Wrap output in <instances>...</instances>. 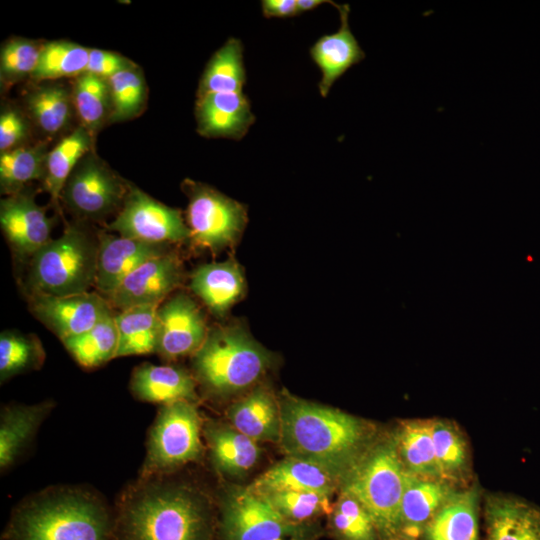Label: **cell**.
<instances>
[{
  "label": "cell",
  "mask_w": 540,
  "mask_h": 540,
  "mask_svg": "<svg viewBox=\"0 0 540 540\" xmlns=\"http://www.w3.org/2000/svg\"><path fill=\"white\" fill-rule=\"evenodd\" d=\"M279 404L284 454L316 464L339 481L373 444L372 429L356 416L288 393Z\"/></svg>",
  "instance_id": "cell-1"
},
{
  "label": "cell",
  "mask_w": 540,
  "mask_h": 540,
  "mask_svg": "<svg viewBox=\"0 0 540 540\" xmlns=\"http://www.w3.org/2000/svg\"><path fill=\"white\" fill-rule=\"evenodd\" d=\"M98 231L88 223H66L63 233L48 241L26 262L23 293L72 295L89 292L97 272Z\"/></svg>",
  "instance_id": "cell-2"
},
{
  "label": "cell",
  "mask_w": 540,
  "mask_h": 540,
  "mask_svg": "<svg viewBox=\"0 0 540 540\" xmlns=\"http://www.w3.org/2000/svg\"><path fill=\"white\" fill-rule=\"evenodd\" d=\"M271 363V353L237 323L210 326L203 344L192 355L196 379L217 396L250 388Z\"/></svg>",
  "instance_id": "cell-3"
},
{
  "label": "cell",
  "mask_w": 540,
  "mask_h": 540,
  "mask_svg": "<svg viewBox=\"0 0 540 540\" xmlns=\"http://www.w3.org/2000/svg\"><path fill=\"white\" fill-rule=\"evenodd\" d=\"M407 471L393 435L373 443L341 481L342 491L370 513L380 540L400 531V507Z\"/></svg>",
  "instance_id": "cell-4"
},
{
  "label": "cell",
  "mask_w": 540,
  "mask_h": 540,
  "mask_svg": "<svg viewBox=\"0 0 540 540\" xmlns=\"http://www.w3.org/2000/svg\"><path fill=\"white\" fill-rule=\"evenodd\" d=\"M207 528L202 503L182 488L152 489L124 517L126 540H205Z\"/></svg>",
  "instance_id": "cell-5"
},
{
  "label": "cell",
  "mask_w": 540,
  "mask_h": 540,
  "mask_svg": "<svg viewBox=\"0 0 540 540\" xmlns=\"http://www.w3.org/2000/svg\"><path fill=\"white\" fill-rule=\"evenodd\" d=\"M13 527L17 540H106L108 525L92 499L61 494L30 504Z\"/></svg>",
  "instance_id": "cell-6"
},
{
  "label": "cell",
  "mask_w": 540,
  "mask_h": 540,
  "mask_svg": "<svg viewBox=\"0 0 540 540\" xmlns=\"http://www.w3.org/2000/svg\"><path fill=\"white\" fill-rule=\"evenodd\" d=\"M130 183L93 149L83 156L67 178L60 202L76 221H104L121 210Z\"/></svg>",
  "instance_id": "cell-7"
},
{
  "label": "cell",
  "mask_w": 540,
  "mask_h": 540,
  "mask_svg": "<svg viewBox=\"0 0 540 540\" xmlns=\"http://www.w3.org/2000/svg\"><path fill=\"white\" fill-rule=\"evenodd\" d=\"M181 188L188 199L185 219L191 243L213 253L235 244L247 223L246 207L191 179H185Z\"/></svg>",
  "instance_id": "cell-8"
},
{
  "label": "cell",
  "mask_w": 540,
  "mask_h": 540,
  "mask_svg": "<svg viewBox=\"0 0 540 540\" xmlns=\"http://www.w3.org/2000/svg\"><path fill=\"white\" fill-rule=\"evenodd\" d=\"M200 418L193 402L164 404L148 440L145 473L170 471L202 454Z\"/></svg>",
  "instance_id": "cell-9"
},
{
  "label": "cell",
  "mask_w": 540,
  "mask_h": 540,
  "mask_svg": "<svg viewBox=\"0 0 540 540\" xmlns=\"http://www.w3.org/2000/svg\"><path fill=\"white\" fill-rule=\"evenodd\" d=\"M105 230L152 243L173 245L190 241L182 211L154 199L132 183L121 210Z\"/></svg>",
  "instance_id": "cell-10"
},
{
  "label": "cell",
  "mask_w": 540,
  "mask_h": 540,
  "mask_svg": "<svg viewBox=\"0 0 540 540\" xmlns=\"http://www.w3.org/2000/svg\"><path fill=\"white\" fill-rule=\"evenodd\" d=\"M222 533L225 540H281L303 537L304 529L283 518L264 495L246 487L226 494Z\"/></svg>",
  "instance_id": "cell-11"
},
{
  "label": "cell",
  "mask_w": 540,
  "mask_h": 540,
  "mask_svg": "<svg viewBox=\"0 0 540 540\" xmlns=\"http://www.w3.org/2000/svg\"><path fill=\"white\" fill-rule=\"evenodd\" d=\"M28 310L60 341L82 334L114 312L98 292L72 295L26 294Z\"/></svg>",
  "instance_id": "cell-12"
},
{
  "label": "cell",
  "mask_w": 540,
  "mask_h": 540,
  "mask_svg": "<svg viewBox=\"0 0 540 540\" xmlns=\"http://www.w3.org/2000/svg\"><path fill=\"white\" fill-rule=\"evenodd\" d=\"M184 281V267L174 250L153 257L132 271L107 298L117 311L159 306Z\"/></svg>",
  "instance_id": "cell-13"
},
{
  "label": "cell",
  "mask_w": 540,
  "mask_h": 540,
  "mask_svg": "<svg viewBox=\"0 0 540 540\" xmlns=\"http://www.w3.org/2000/svg\"><path fill=\"white\" fill-rule=\"evenodd\" d=\"M159 338L157 351L171 361L193 355L203 344L209 327L198 303L186 292L177 290L157 308Z\"/></svg>",
  "instance_id": "cell-14"
},
{
  "label": "cell",
  "mask_w": 540,
  "mask_h": 540,
  "mask_svg": "<svg viewBox=\"0 0 540 540\" xmlns=\"http://www.w3.org/2000/svg\"><path fill=\"white\" fill-rule=\"evenodd\" d=\"M0 227L14 257L27 262L52 239L53 219L37 204L34 192L27 187L1 199Z\"/></svg>",
  "instance_id": "cell-15"
},
{
  "label": "cell",
  "mask_w": 540,
  "mask_h": 540,
  "mask_svg": "<svg viewBox=\"0 0 540 540\" xmlns=\"http://www.w3.org/2000/svg\"><path fill=\"white\" fill-rule=\"evenodd\" d=\"M97 272L94 288L106 299L119 284L147 260L172 251V245L152 243L98 231Z\"/></svg>",
  "instance_id": "cell-16"
},
{
  "label": "cell",
  "mask_w": 540,
  "mask_h": 540,
  "mask_svg": "<svg viewBox=\"0 0 540 540\" xmlns=\"http://www.w3.org/2000/svg\"><path fill=\"white\" fill-rule=\"evenodd\" d=\"M20 105L43 141L61 139L78 126L73 125L77 117L71 82H32Z\"/></svg>",
  "instance_id": "cell-17"
},
{
  "label": "cell",
  "mask_w": 540,
  "mask_h": 540,
  "mask_svg": "<svg viewBox=\"0 0 540 540\" xmlns=\"http://www.w3.org/2000/svg\"><path fill=\"white\" fill-rule=\"evenodd\" d=\"M197 132L207 138L242 139L255 122L243 92L198 95L195 103Z\"/></svg>",
  "instance_id": "cell-18"
},
{
  "label": "cell",
  "mask_w": 540,
  "mask_h": 540,
  "mask_svg": "<svg viewBox=\"0 0 540 540\" xmlns=\"http://www.w3.org/2000/svg\"><path fill=\"white\" fill-rule=\"evenodd\" d=\"M486 540H540V507L511 495H489L484 504Z\"/></svg>",
  "instance_id": "cell-19"
},
{
  "label": "cell",
  "mask_w": 540,
  "mask_h": 540,
  "mask_svg": "<svg viewBox=\"0 0 540 540\" xmlns=\"http://www.w3.org/2000/svg\"><path fill=\"white\" fill-rule=\"evenodd\" d=\"M340 27L333 33L323 35L310 48V55L321 71L318 84L322 97H326L332 85L352 66L365 58V52L349 26L350 6L338 4Z\"/></svg>",
  "instance_id": "cell-20"
},
{
  "label": "cell",
  "mask_w": 540,
  "mask_h": 540,
  "mask_svg": "<svg viewBox=\"0 0 540 540\" xmlns=\"http://www.w3.org/2000/svg\"><path fill=\"white\" fill-rule=\"evenodd\" d=\"M480 492L473 486L455 489L423 527L421 540H480Z\"/></svg>",
  "instance_id": "cell-21"
},
{
  "label": "cell",
  "mask_w": 540,
  "mask_h": 540,
  "mask_svg": "<svg viewBox=\"0 0 540 540\" xmlns=\"http://www.w3.org/2000/svg\"><path fill=\"white\" fill-rule=\"evenodd\" d=\"M189 286L214 316L222 318L242 298L246 285L240 265L227 259L195 268Z\"/></svg>",
  "instance_id": "cell-22"
},
{
  "label": "cell",
  "mask_w": 540,
  "mask_h": 540,
  "mask_svg": "<svg viewBox=\"0 0 540 540\" xmlns=\"http://www.w3.org/2000/svg\"><path fill=\"white\" fill-rule=\"evenodd\" d=\"M231 426L255 442L278 443L281 436L279 400L263 386H257L227 410Z\"/></svg>",
  "instance_id": "cell-23"
},
{
  "label": "cell",
  "mask_w": 540,
  "mask_h": 540,
  "mask_svg": "<svg viewBox=\"0 0 540 540\" xmlns=\"http://www.w3.org/2000/svg\"><path fill=\"white\" fill-rule=\"evenodd\" d=\"M130 390L134 397L145 402L168 404L197 399L194 377L172 365L140 364L132 372Z\"/></svg>",
  "instance_id": "cell-24"
},
{
  "label": "cell",
  "mask_w": 540,
  "mask_h": 540,
  "mask_svg": "<svg viewBox=\"0 0 540 540\" xmlns=\"http://www.w3.org/2000/svg\"><path fill=\"white\" fill-rule=\"evenodd\" d=\"M455 486L407 472L400 507V531L419 538L423 527L449 498Z\"/></svg>",
  "instance_id": "cell-25"
},
{
  "label": "cell",
  "mask_w": 540,
  "mask_h": 540,
  "mask_svg": "<svg viewBox=\"0 0 540 540\" xmlns=\"http://www.w3.org/2000/svg\"><path fill=\"white\" fill-rule=\"evenodd\" d=\"M338 481L316 464L286 456L261 474L249 487L259 493L293 490L331 496Z\"/></svg>",
  "instance_id": "cell-26"
},
{
  "label": "cell",
  "mask_w": 540,
  "mask_h": 540,
  "mask_svg": "<svg viewBox=\"0 0 540 540\" xmlns=\"http://www.w3.org/2000/svg\"><path fill=\"white\" fill-rule=\"evenodd\" d=\"M206 438L214 466L225 475L246 474L260 457L257 442L232 426L211 425L206 429Z\"/></svg>",
  "instance_id": "cell-27"
},
{
  "label": "cell",
  "mask_w": 540,
  "mask_h": 540,
  "mask_svg": "<svg viewBox=\"0 0 540 540\" xmlns=\"http://www.w3.org/2000/svg\"><path fill=\"white\" fill-rule=\"evenodd\" d=\"M94 143L90 133L78 125L49 150L42 186L54 206L60 207V195L67 178L83 156L94 149Z\"/></svg>",
  "instance_id": "cell-28"
},
{
  "label": "cell",
  "mask_w": 540,
  "mask_h": 540,
  "mask_svg": "<svg viewBox=\"0 0 540 540\" xmlns=\"http://www.w3.org/2000/svg\"><path fill=\"white\" fill-rule=\"evenodd\" d=\"M399 457L410 474L440 479L431 435V420H407L393 434Z\"/></svg>",
  "instance_id": "cell-29"
},
{
  "label": "cell",
  "mask_w": 540,
  "mask_h": 540,
  "mask_svg": "<svg viewBox=\"0 0 540 540\" xmlns=\"http://www.w3.org/2000/svg\"><path fill=\"white\" fill-rule=\"evenodd\" d=\"M78 125L96 140L111 118V96L107 79L85 72L71 80Z\"/></svg>",
  "instance_id": "cell-30"
},
{
  "label": "cell",
  "mask_w": 540,
  "mask_h": 540,
  "mask_svg": "<svg viewBox=\"0 0 540 540\" xmlns=\"http://www.w3.org/2000/svg\"><path fill=\"white\" fill-rule=\"evenodd\" d=\"M49 142L39 140L0 154V191L4 196L16 194L32 181L45 175Z\"/></svg>",
  "instance_id": "cell-31"
},
{
  "label": "cell",
  "mask_w": 540,
  "mask_h": 540,
  "mask_svg": "<svg viewBox=\"0 0 540 540\" xmlns=\"http://www.w3.org/2000/svg\"><path fill=\"white\" fill-rule=\"evenodd\" d=\"M158 306H137L115 313L118 331L116 357L156 353L159 338Z\"/></svg>",
  "instance_id": "cell-32"
},
{
  "label": "cell",
  "mask_w": 540,
  "mask_h": 540,
  "mask_svg": "<svg viewBox=\"0 0 540 540\" xmlns=\"http://www.w3.org/2000/svg\"><path fill=\"white\" fill-rule=\"evenodd\" d=\"M52 404L24 406L12 405L3 408L0 424V466L11 465L20 455L49 412Z\"/></svg>",
  "instance_id": "cell-33"
},
{
  "label": "cell",
  "mask_w": 540,
  "mask_h": 540,
  "mask_svg": "<svg viewBox=\"0 0 540 540\" xmlns=\"http://www.w3.org/2000/svg\"><path fill=\"white\" fill-rule=\"evenodd\" d=\"M431 435L442 480L455 486L470 474L468 444L457 425L448 420H431Z\"/></svg>",
  "instance_id": "cell-34"
},
{
  "label": "cell",
  "mask_w": 540,
  "mask_h": 540,
  "mask_svg": "<svg viewBox=\"0 0 540 540\" xmlns=\"http://www.w3.org/2000/svg\"><path fill=\"white\" fill-rule=\"evenodd\" d=\"M246 72L243 46L229 38L210 58L201 75L197 96L218 92H243Z\"/></svg>",
  "instance_id": "cell-35"
},
{
  "label": "cell",
  "mask_w": 540,
  "mask_h": 540,
  "mask_svg": "<svg viewBox=\"0 0 540 540\" xmlns=\"http://www.w3.org/2000/svg\"><path fill=\"white\" fill-rule=\"evenodd\" d=\"M115 311L86 332L62 340V344L75 361L84 368L99 367L116 358L118 331Z\"/></svg>",
  "instance_id": "cell-36"
},
{
  "label": "cell",
  "mask_w": 540,
  "mask_h": 540,
  "mask_svg": "<svg viewBox=\"0 0 540 540\" xmlns=\"http://www.w3.org/2000/svg\"><path fill=\"white\" fill-rule=\"evenodd\" d=\"M89 48L67 40L44 42L30 80L34 83L74 79L86 72Z\"/></svg>",
  "instance_id": "cell-37"
},
{
  "label": "cell",
  "mask_w": 540,
  "mask_h": 540,
  "mask_svg": "<svg viewBox=\"0 0 540 540\" xmlns=\"http://www.w3.org/2000/svg\"><path fill=\"white\" fill-rule=\"evenodd\" d=\"M41 340L33 333L4 330L0 334V380L39 369L45 361Z\"/></svg>",
  "instance_id": "cell-38"
},
{
  "label": "cell",
  "mask_w": 540,
  "mask_h": 540,
  "mask_svg": "<svg viewBox=\"0 0 540 540\" xmlns=\"http://www.w3.org/2000/svg\"><path fill=\"white\" fill-rule=\"evenodd\" d=\"M111 96L110 124L140 116L147 106L148 88L142 69L121 71L108 79Z\"/></svg>",
  "instance_id": "cell-39"
},
{
  "label": "cell",
  "mask_w": 540,
  "mask_h": 540,
  "mask_svg": "<svg viewBox=\"0 0 540 540\" xmlns=\"http://www.w3.org/2000/svg\"><path fill=\"white\" fill-rule=\"evenodd\" d=\"M330 527L338 540H380L376 524L365 507L341 491L330 511Z\"/></svg>",
  "instance_id": "cell-40"
},
{
  "label": "cell",
  "mask_w": 540,
  "mask_h": 540,
  "mask_svg": "<svg viewBox=\"0 0 540 540\" xmlns=\"http://www.w3.org/2000/svg\"><path fill=\"white\" fill-rule=\"evenodd\" d=\"M43 44L24 37H12L2 44L0 82L3 88L31 78L38 65Z\"/></svg>",
  "instance_id": "cell-41"
},
{
  "label": "cell",
  "mask_w": 540,
  "mask_h": 540,
  "mask_svg": "<svg viewBox=\"0 0 540 540\" xmlns=\"http://www.w3.org/2000/svg\"><path fill=\"white\" fill-rule=\"evenodd\" d=\"M287 521L302 524L324 513H330V496L293 490L261 493Z\"/></svg>",
  "instance_id": "cell-42"
},
{
  "label": "cell",
  "mask_w": 540,
  "mask_h": 540,
  "mask_svg": "<svg viewBox=\"0 0 540 540\" xmlns=\"http://www.w3.org/2000/svg\"><path fill=\"white\" fill-rule=\"evenodd\" d=\"M35 129L19 104L4 102L0 112V152L31 144Z\"/></svg>",
  "instance_id": "cell-43"
},
{
  "label": "cell",
  "mask_w": 540,
  "mask_h": 540,
  "mask_svg": "<svg viewBox=\"0 0 540 540\" xmlns=\"http://www.w3.org/2000/svg\"><path fill=\"white\" fill-rule=\"evenodd\" d=\"M136 65L132 60L117 52L89 48L86 72L108 80L115 74Z\"/></svg>",
  "instance_id": "cell-44"
},
{
  "label": "cell",
  "mask_w": 540,
  "mask_h": 540,
  "mask_svg": "<svg viewBox=\"0 0 540 540\" xmlns=\"http://www.w3.org/2000/svg\"><path fill=\"white\" fill-rule=\"evenodd\" d=\"M261 8L266 18L293 17L299 14L297 0H262Z\"/></svg>",
  "instance_id": "cell-45"
},
{
  "label": "cell",
  "mask_w": 540,
  "mask_h": 540,
  "mask_svg": "<svg viewBox=\"0 0 540 540\" xmlns=\"http://www.w3.org/2000/svg\"><path fill=\"white\" fill-rule=\"evenodd\" d=\"M330 3L335 8L338 7V4L332 1L327 0H297V8L299 14L315 9L316 7L324 4Z\"/></svg>",
  "instance_id": "cell-46"
},
{
  "label": "cell",
  "mask_w": 540,
  "mask_h": 540,
  "mask_svg": "<svg viewBox=\"0 0 540 540\" xmlns=\"http://www.w3.org/2000/svg\"><path fill=\"white\" fill-rule=\"evenodd\" d=\"M381 540H417V538L398 532Z\"/></svg>",
  "instance_id": "cell-47"
},
{
  "label": "cell",
  "mask_w": 540,
  "mask_h": 540,
  "mask_svg": "<svg viewBox=\"0 0 540 540\" xmlns=\"http://www.w3.org/2000/svg\"><path fill=\"white\" fill-rule=\"evenodd\" d=\"M281 540H309V539H307L305 536H303V537H290V538H285V539H281Z\"/></svg>",
  "instance_id": "cell-48"
}]
</instances>
